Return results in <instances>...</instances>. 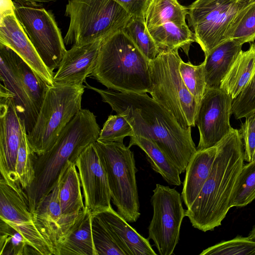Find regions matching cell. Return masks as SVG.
Masks as SVG:
<instances>
[{"label":"cell","instance_id":"obj_1","mask_svg":"<svg viewBox=\"0 0 255 255\" xmlns=\"http://www.w3.org/2000/svg\"><path fill=\"white\" fill-rule=\"evenodd\" d=\"M117 114L129 123L133 136L147 138L155 143L181 174L197 151L191 128H183L172 113L146 93L121 92L89 85Z\"/></svg>","mask_w":255,"mask_h":255},{"label":"cell","instance_id":"obj_2","mask_svg":"<svg viewBox=\"0 0 255 255\" xmlns=\"http://www.w3.org/2000/svg\"><path fill=\"white\" fill-rule=\"evenodd\" d=\"M210 173L200 192L186 210L194 228L206 232L221 225L231 208V198L244 165V145L239 130L232 128L217 144Z\"/></svg>","mask_w":255,"mask_h":255},{"label":"cell","instance_id":"obj_3","mask_svg":"<svg viewBox=\"0 0 255 255\" xmlns=\"http://www.w3.org/2000/svg\"><path fill=\"white\" fill-rule=\"evenodd\" d=\"M100 130L93 113L81 109L64 128L49 149L40 155L35 154L34 179L30 186L24 190L31 213L53 189L66 164L69 161L75 163L82 151L97 140Z\"/></svg>","mask_w":255,"mask_h":255},{"label":"cell","instance_id":"obj_4","mask_svg":"<svg viewBox=\"0 0 255 255\" xmlns=\"http://www.w3.org/2000/svg\"><path fill=\"white\" fill-rule=\"evenodd\" d=\"M149 62L122 29L103 40L95 67L89 76L108 89L150 93L152 85Z\"/></svg>","mask_w":255,"mask_h":255},{"label":"cell","instance_id":"obj_5","mask_svg":"<svg viewBox=\"0 0 255 255\" xmlns=\"http://www.w3.org/2000/svg\"><path fill=\"white\" fill-rule=\"evenodd\" d=\"M65 15L69 17L65 45H80L105 39L123 29L131 17L114 0H69Z\"/></svg>","mask_w":255,"mask_h":255},{"label":"cell","instance_id":"obj_6","mask_svg":"<svg viewBox=\"0 0 255 255\" xmlns=\"http://www.w3.org/2000/svg\"><path fill=\"white\" fill-rule=\"evenodd\" d=\"M178 51H162L149 61L151 97L169 111L184 128L195 127L199 103L186 87Z\"/></svg>","mask_w":255,"mask_h":255},{"label":"cell","instance_id":"obj_7","mask_svg":"<svg viewBox=\"0 0 255 255\" xmlns=\"http://www.w3.org/2000/svg\"><path fill=\"white\" fill-rule=\"evenodd\" d=\"M86 87L54 84L49 86L34 126L27 134L30 148L36 155L49 149L60 133L82 109Z\"/></svg>","mask_w":255,"mask_h":255},{"label":"cell","instance_id":"obj_8","mask_svg":"<svg viewBox=\"0 0 255 255\" xmlns=\"http://www.w3.org/2000/svg\"><path fill=\"white\" fill-rule=\"evenodd\" d=\"M95 146L106 171L111 200L118 213L128 223L139 218V202L134 154L123 142H101Z\"/></svg>","mask_w":255,"mask_h":255},{"label":"cell","instance_id":"obj_9","mask_svg":"<svg viewBox=\"0 0 255 255\" xmlns=\"http://www.w3.org/2000/svg\"><path fill=\"white\" fill-rule=\"evenodd\" d=\"M13 4L16 18L45 66L53 73L67 51L53 14L32 4Z\"/></svg>","mask_w":255,"mask_h":255},{"label":"cell","instance_id":"obj_10","mask_svg":"<svg viewBox=\"0 0 255 255\" xmlns=\"http://www.w3.org/2000/svg\"><path fill=\"white\" fill-rule=\"evenodd\" d=\"M150 202L153 213L148 228V239L153 241L159 255H172L186 216L181 196L174 188L156 184Z\"/></svg>","mask_w":255,"mask_h":255},{"label":"cell","instance_id":"obj_11","mask_svg":"<svg viewBox=\"0 0 255 255\" xmlns=\"http://www.w3.org/2000/svg\"><path fill=\"white\" fill-rule=\"evenodd\" d=\"M245 6L238 0H195L187 7L188 24L205 56L226 40L230 22Z\"/></svg>","mask_w":255,"mask_h":255},{"label":"cell","instance_id":"obj_12","mask_svg":"<svg viewBox=\"0 0 255 255\" xmlns=\"http://www.w3.org/2000/svg\"><path fill=\"white\" fill-rule=\"evenodd\" d=\"M0 219L18 231L28 245L40 255H55L52 246L34 223L28 199L18 181L0 178Z\"/></svg>","mask_w":255,"mask_h":255},{"label":"cell","instance_id":"obj_13","mask_svg":"<svg viewBox=\"0 0 255 255\" xmlns=\"http://www.w3.org/2000/svg\"><path fill=\"white\" fill-rule=\"evenodd\" d=\"M231 97L220 88H207L200 101L195 119L200 134L197 150L216 145L231 130Z\"/></svg>","mask_w":255,"mask_h":255},{"label":"cell","instance_id":"obj_14","mask_svg":"<svg viewBox=\"0 0 255 255\" xmlns=\"http://www.w3.org/2000/svg\"><path fill=\"white\" fill-rule=\"evenodd\" d=\"M75 164L80 177L85 208L93 215L109 209L112 207L110 190L95 142L82 151Z\"/></svg>","mask_w":255,"mask_h":255},{"label":"cell","instance_id":"obj_15","mask_svg":"<svg viewBox=\"0 0 255 255\" xmlns=\"http://www.w3.org/2000/svg\"><path fill=\"white\" fill-rule=\"evenodd\" d=\"M0 126V175L7 180L18 181L15 164L23 131L25 128L17 114L10 94L1 87Z\"/></svg>","mask_w":255,"mask_h":255},{"label":"cell","instance_id":"obj_16","mask_svg":"<svg viewBox=\"0 0 255 255\" xmlns=\"http://www.w3.org/2000/svg\"><path fill=\"white\" fill-rule=\"evenodd\" d=\"M69 162L62 169L53 189L38 204L32 213L37 228L54 250L57 242L87 210L86 208L79 213L69 215H64L62 212L59 190L62 176Z\"/></svg>","mask_w":255,"mask_h":255},{"label":"cell","instance_id":"obj_17","mask_svg":"<svg viewBox=\"0 0 255 255\" xmlns=\"http://www.w3.org/2000/svg\"><path fill=\"white\" fill-rule=\"evenodd\" d=\"M0 44L15 52L48 86L54 84V73L42 61L16 18L14 9L0 13Z\"/></svg>","mask_w":255,"mask_h":255},{"label":"cell","instance_id":"obj_18","mask_svg":"<svg viewBox=\"0 0 255 255\" xmlns=\"http://www.w3.org/2000/svg\"><path fill=\"white\" fill-rule=\"evenodd\" d=\"M75 45L66 51L53 77L54 84L81 85L93 72L103 40Z\"/></svg>","mask_w":255,"mask_h":255},{"label":"cell","instance_id":"obj_19","mask_svg":"<svg viewBox=\"0 0 255 255\" xmlns=\"http://www.w3.org/2000/svg\"><path fill=\"white\" fill-rule=\"evenodd\" d=\"M0 87L11 95L27 134L35 125L38 112L29 98L11 60L9 47L0 44Z\"/></svg>","mask_w":255,"mask_h":255},{"label":"cell","instance_id":"obj_20","mask_svg":"<svg viewBox=\"0 0 255 255\" xmlns=\"http://www.w3.org/2000/svg\"><path fill=\"white\" fill-rule=\"evenodd\" d=\"M127 255H157L149 239L139 234L112 207L96 214Z\"/></svg>","mask_w":255,"mask_h":255},{"label":"cell","instance_id":"obj_21","mask_svg":"<svg viewBox=\"0 0 255 255\" xmlns=\"http://www.w3.org/2000/svg\"><path fill=\"white\" fill-rule=\"evenodd\" d=\"M217 152V145L197 150L186 169L183 182L182 199L186 207H190L200 192L210 173Z\"/></svg>","mask_w":255,"mask_h":255},{"label":"cell","instance_id":"obj_22","mask_svg":"<svg viewBox=\"0 0 255 255\" xmlns=\"http://www.w3.org/2000/svg\"><path fill=\"white\" fill-rule=\"evenodd\" d=\"M93 216L87 210L57 242L55 246L56 255H97L92 236Z\"/></svg>","mask_w":255,"mask_h":255},{"label":"cell","instance_id":"obj_23","mask_svg":"<svg viewBox=\"0 0 255 255\" xmlns=\"http://www.w3.org/2000/svg\"><path fill=\"white\" fill-rule=\"evenodd\" d=\"M243 44L229 39L215 47L205 56L204 70L207 88H220Z\"/></svg>","mask_w":255,"mask_h":255},{"label":"cell","instance_id":"obj_24","mask_svg":"<svg viewBox=\"0 0 255 255\" xmlns=\"http://www.w3.org/2000/svg\"><path fill=\"white\" fill-rule=\"evenodd\" d=\"M255 72V43L246 51L241 50L222 79L220 88L233 100L245 89Z\"/></svg>","mask_w":255,"mask_h":255},{"label":"cell","instance_id":"obj_25","mask_svg":"<svg viewBox=\"0 0 255 255\" xmlns=\"http://www.w3.org/2000/svg\"><path fill=\"white\" fill-rule=\"evenodd\" d=\"M147 30L159 52L181 49L188 56L190 45L196 41L194 33L187 24L180 26L167 22Z\"/></svg>","mask_w":255,"mask_h":255},{"label":"cell","instance_id":"obj_26","mask_svg":"<svg viewBox=\"0 0 255 255\" xmlns=\"http://www.w3.org/2000/svg\"><path fill=\"white\" fill-rule=\"evenodd\" d=\"M136 145L145 153L152 169L161 175L169 184L179 186L181 184L178 170L170 162L155 142L141 136H130L128 147Z\"/></svg>","mask_w":255,"mask_h":255},{"label":"cell","instance_id":"obj_27","mask_svg":"<svg viewBox=\"0 0 255 255\" xmlns=\"http://www.w3.org/2000/svg\"><path fill=\"white\" fill-rule=\"evenodd\" d=\"M59 200L64 215L78 214L86 209L78 171L74 162H69L62 176Z\"/></svg>","mask_w":255,"mask_h":255},{"label":"cell","instance_id":"obj_28","mask_svg":"<svg viewBox=\"0 0 255 255\" xmlns=\"http://www.w3.org/2000/svg\"><path fill=\"white\" fill-rule=\"evenodd\" d=\"M187 7L178 0H151L146 10L144 20L147 28L167 22L182 26L186 24Z\"/></svg>","mask_w":255,"mask_h":255},{"label":"cell","instance_id":"obj_29","mask_svg":"<svg viewBox=\"0 0 255 255\" xmlns=\"http://www.w3.org/2000/svg\"><path fill=\"white\" fill-rule=\"evenodd\" d=\"M9 54L24 89L39 113L49 86L10 48Z\"/></svg>","mask_w":255,"mask_h":255},{"label":"cell","instance_id":"obj_30","mask_svg":"<svg viewBox=\"0 0 255 255\" xmlns=\"http://www.w3.org/2000/svg\"><path fill=\"white\" fill-rule=\"evenodd\" d=\"M225 40L231 39L244 44L255 40V2L240 9L234 16L224 34Z\"/></svg>","mask_w":255,"mask_h":255},{"label":"cell","instance_id":"obj_31","mask_svg":"<svg viewBox=\"0 0 255 255\" xmlns=\"http://www.w3.org/2000/svg\"><path fill=\"white\" fill-rule=\"evenodd\" d=\"M255 199V160L243 166L235 184L231 207H244Z\"/></svg>","mask_w":255,"mask_h":255},{"label":"cell","instance_id":"obj_32","mask_svg":"<svg viewBox=\"0 0 255 255\" xmlns=\"http://www.w3.org/2000/svg\"><path fill=\"white\" fill-rule=\"evenodd\" d=\"M123 30L149 61L154 59L159 54L144 18L131 17Z\"/></svg>","mask_w":255,"mask_h":255},{"label":"cell","instance_id":"obj_33","mask_svg":"<svg viewBox=\"0 0 255 255\" xmlns=\"http://www.w3.org/2000/svg\"><path fill=\"white\" fill-rule=\"evenodd\" d=\"M0 221V255H37L18 231Z\"/></svg>","mask_w":255,"mask_h":255},{"label":"cell","instance_id":"obj_34","mask_svg":"<svg viewBox=\"0 0 255 255\" xmlns=\"http://www.w3.org/2000/svg\"><path fill=\"white\" fill-rule=\"evenodd\" d=\"M34 152L29 145L27 133L24 128L18 149L15 164L17 177L24 190L30 186L34 179Z\"/></svg>","mask_w":255,"mask_h":255},{"label":"cell","instance_id":"obj_35","mask_svg":"<svg viewBox=\"0 0 255 255\" xmlns=\"http://www.w3.org/2000/svg\"><path fill=\"white\" fill-rule=\"evenodd\" d=\"M92 230L97 255H127L102 221L93 216Z\"/></svg>","mask_w":255,"mask_h":255},{"label":"cell","instance_id":"obj_36","mask_svg":"<svg viewBox=\"0 0 255 255\" xmlns=\"http://www.w3.org/2000/svg\"><path fill=\"white\" fill-rule=\"evenodd\" d=\"M204 61L198 65L181 61L179 70L182 79L191 94L199 103L206 89Z\"/></svg>","mask_w":255,"mask_h":255},{"label":"cell","instance_id":"obj_37","mask_svg":"<svg viewBox=\"0 0 255 255\" xmlns=\"http://www.w3.org/2000/svg\"><path fill=\"white\" fill-rule=\"evenodd\" d=\"M255 255V241L248 237L237 236L219 243L203 251L200 255Z\"/></svg>","mask_w":255,"mask_h":255},{"label":"cell","instance_id":"obj_38","mask_svg":"<svg viewBox=\"0 0 255 255\" xmlns=\"http://www.w3.org/2000/svg\"><path fill=\"white\" fill-rule=\"evenodd\" d=\"M133 136L132 128L121 114L110 115L100 130L98 141L101 142H123L126 136Z\"/></svg>","mask_w":255,"mask_h":255},{"label":"cell","instance_id":"obj_39","mask_svg":"<svg viewBox=\"0 0 255 255\" xmlns=\"http://www.w3.org/2000/svg\"><path fill=\"white\" fill-rule=\"evenodd\" d=\"M232 113L236 119L255 114V72L245 89L233 100Z\"/></svg>","mask_w":255,"mask_h":255},{"label":"cell","instance_id":"obj_40","mask_svg":"<svg viewBox=\"0 0 255 255\" xmlns=\"http://www.w3.org/2000/svg\"><path fill=\"white\" fill-rule=\"evenodd\" d=\"M244 140L245 160H255V114L246 118L239 130Z\"/></svg>","mask_w":255,"mask_h":255},{"label":"cell","instance_id":"obj_41","mask_svg":"<svg viewBox=\"0 0 255 255\" xmlns=\"http://www.w3.org/2000/svg\"><path fill=\"white\" fill-rule=\"evenodd\" d=\"M120 4L131 17L144 18L151 0H114Z\"/></svg>","mask_w":255,"mask_h":255},{"label":"cell","instance_id":"obj_42","mask_svg":"<svg viewBox=\"0 0 255 255\" xmlns=\"http://www.w3.org/2000/svg\"><path fill=\"white\" fill-rule=\"evenodd\" d=\"M0 13L10 9H14V4L11 0H1Z\"/></svg>","mask_w":255,"mask_h":255},{"label":"cell","instance_id":"obj_43","mask_svg":"<svg viewBox=\"0 0 255 255\" xmlns=\"http://www.w3.org/2000/svg\"><path fill=\"white\" fill-rule=\"evenodd\" d=\"M25 1L29 3L32 4L33 5H37L36 4L38 3H45V2H49L50 1H55L56 0H22Z\"/></svg>","mask_w":255,"mask_h":255},{"label":"cell","instance_id":"obj_44","mask_svg":"<svg viewBox=\"0 0 255 255\" xmlns=\"http://www.w3.org/2000/svg\"><path fill=\"white\" fill-rule=\"evenodd\" d=\"M238 1L241 4L247 5L255 2V0H238Z\"/></svg>","mask_w":255,"mask_h":255},{"label":"cell","instance_id":"obj_45","mask_svg":"<svg viewBox=\"0 0 255 255\" xmlns=\"http://www.w3.org/2000/svg\"><path fill=\"white\" fill-rule=\"evenodd\" d=\"M248 237L249 238H250L251 239H252L254 241H255V226L253 228V229L251 231Z\"/></svg>","mask_w":255,"mask_h":255}]
</instances>
